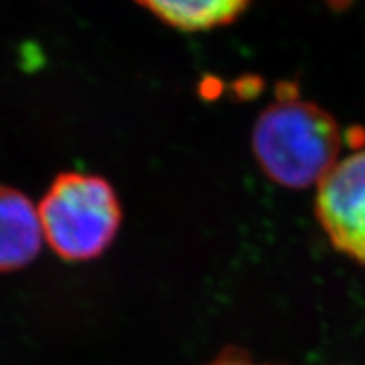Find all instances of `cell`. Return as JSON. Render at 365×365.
Segmentation results:
<instances>
[{"mask_svg": "<svg viewBox=\"0 0 365 365\" xmlns=\"http://www.w3.org/2000/svg\"><path fill=\"white\" fill-rule=\"evenodd\" d=\"M252 150L264 175L279 186L317 188L340 161L341 132L325 108L286 95L257 117Z\"/></svg>", "mask_w": 365, "mask_h": 365, "instance_id": "obj_1", "label": "cell"}, {"mask_svg": "<svg viewBox=\"0 0 365 365\" xmlns=\"http://www.w3.org/2000/svg\"><path fill=\"white\" fill-rule=\"evenodd\" d=\"M38 212L44 242L68 262H85L102 255L122 222L120 202L110 182L78 171L54 178Z\"/></svg>", "mask_w": 365, "mask_h": 365, "instance_id": "obj_2", "label": "cell"}, {"mask_svg": "<svg viewBox=\"0 0 365 365\" xmlns=\"http://www.w3.org/2000/svg\"><path fill=\"white\" fill-rule=\"evenodd\" d=\"M314 213L333 249L365 267V148L340 158L318 182Z\"/></svg>", "mask_w": 365, "mask_h": 365, "instance_id": "obj_3", "label": "cell"}, {"mask_svg": "<svg viewBox=\"0 0 365 365\" xmlns=\"http://www.w3.org/2000/svg\"><path fill=\"white\" fill-rule=\"evenodd\" d=\"M43 242L38 207L22 191L0 185V272L33 262Z\"/></svg>", "mask_w": 365, "mask_h": 365, "instance_id": "obj_4", "label": "cell"}, {"mask_svg": "<svg viewBox=\"0 0 365 365\" xmlns=\"http://www.w3.org/2000/svg\"><path fill=\"white\" fill-rule=\"evenodd\" d=\"M173 29L202 33L235 22L250 0H134Z\"/></svg>", "mask_w": 365, "mask_h": 365, "instance_id": "obj_5", "label": "cell"}, {"mask_svg": "<svg viewBox=\"0 0 365 365\" xmlns=\"http://www.w3.org/2000/svg\"><path fill=\"white\" fill-rule=\"evenodd\" d=\"M207 365H271V364H259L254 362L249 355L244 352H235V350H228V352H223L222 355L210 362Z\"/></svg>", "mask_w": 365, "mask_h": 365, "instance_id": "obj_6", "label": "cell"}]
</instances>
